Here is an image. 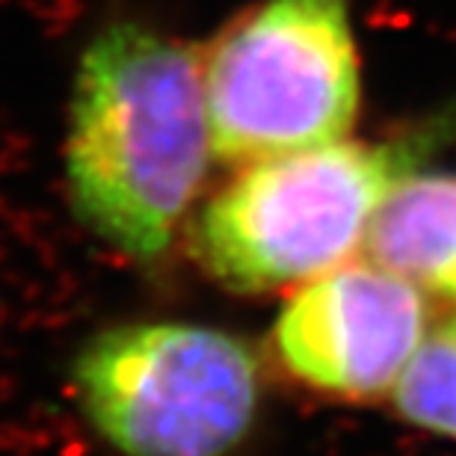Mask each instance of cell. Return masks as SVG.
I'll return each mask as SVG.
<instances>
[{
	"mask_svg": "<svg viewBox=\"0 0 456 456\" xmlns=\"http://www.w3.org/2000/svg\"><path fill=\"white\" fill-rule=\"evenodd\" d=\"M388 397L406 424L456 442V312L427 330Z\"/></svg>",
	"mask_w": 456,
	"mask_h": 456,
	"instance_id": "7",
	"label": "cell"
},
{
	"mask_svg": "<svg viewBox=\"0 0 456 456\" xmlns=\"http://www.w3.org/2000/svg\"><path fill=\"white\" fill-rule=\"evenodd\" d=\"M202 42L113 18L80 51L66 181L77 220L134 264H158L211 172Z\"/></svg>",
	"mask_w": 456,
	"mask_h": 456,
	"instance_id": "1",
	"label": "cell"
},
{
	"mask_svg": "<svg viewBox=\"0 0 456 456\" xmlns=\"http://www.w3.org/2000/svg\"><path fill=\"white\" fill-rule=\"evenodd\" d=\"M456 136V104L382 142L338 140L246 163L208 196L190 240L208 276L237 294L294 290L362 252L400 181Z\"/></svg>",
	"mask_w": 456,
	"mask_h": 456,
	"instance_id": "2",
	"label": "cell"
},
{
	"mask_svg": "<svg viewBox=\"0 0 456 456\" xmlns=\"http://www.w3.org/2000/svg\"><path fill=\"white\" fill-rule=\"evenodd\" d=\"M71 382L80 412L122 456H228L264 397L249 341L184 321L102 330L75 355Z\"/></svg>",
	"mask_w": 456,
	"mask_h": 456,
	"instance_id": "4",
	"label": "cell"
},
{
	"mask_svg": "<svg viewBox=\"0 0 456 456\" xmlns=\"http://www.w3.org/2000/svg\"><path fill=\"white\" fill-rule=\"evenodd\" d=\"M202 86L228 167L346 140L362 107L353 0H249L202 42Z\"/></svg>",
	"mask_w": 456,
	"mask_h": 456,
	"instance_id": "3",
	"label": "cell"
},
{
	"mask_svg": "<svg viewBox=\"0 0 456 456\" xmlns=\"http://www.w3.org/2000/svg\"><path fill=\"white\" fill-rule=\"evenodd\" d=\"M364 258L456 303V175L412 172L386 196L362 246Z\"/></svg>",
	"mask_w": 456,
	"mask_h": 456,
	"instance_id": "6",
	"label": "cell"
},
{
	"mask_svg": "<svg viewBox=\"0 0 456 456\" xmlns=\"http://www.w3.org/2000/svg\"><path fill=\"white\" fill-rule=\"evenodd\" d=\"M427 330L424 290L364 258L290 290L273 323V350L305 388L368 403L391 395Z\"/></svg>",
	"mask_w": 456,
	"mask_h": 456,
	"instance_id": "5",
	"label": "cell"
}]
</instances>
